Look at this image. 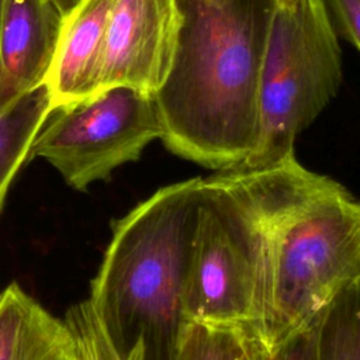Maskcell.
Returning a JSON list of instances; mask_svg holds the SVG:
<instances>
[{
    "label": "cell",
    "mask_w": 360,
    "mask_h": 360,
    "mask_svg": "<svg viewBox=\"0 0 360 360\" xmlns=\"http://www.w3.org/2000/svg\"><path fill=\"white\" fill-rule=\"evenodd\" d=\"M0 360H80V350L65 321L10 284L0 294Z\"/></svg>",
    "instance_id": "cell-10"
},
{
    "label": "cell",
    "mask_w": 360,
    "mask_h": 360,
    "mask_svg": "<svg viewBox=\"0 0 360 360\" xmlns=\"http://www.w3.org/2000/svg\"><path fill=\"white\" fill-rule=\"evenodd\" d=\"M300 0H276L277 7L280 8H294Z\"/></svg>",
    "instance_id": "cell-19"
},
{
    "label": "cell",
    "mask_w": 360,
    "mask_h": 360,
    "mask_svg": "<svg viewBox=\"0 0 360 360\" xmlns=\"http://www.w3.org/2000/svg\"><path fill=\"white\" fill-rule=\"evenodd\" d=\"M263 170L267 281L259 339L273 353L360 278V200L295 156Z\"/></svg>",
    "instance_id": "cell-3"
},
{
    "label": "cell",
    "mask_w": 360,
    "mask_h": 360,
    "mask_svg": "<svg viewBox=\"0 0 360 360\" xmlns=\"http://www.w3.org/2000/svg\"><path fill=\"white\" fill-rule=\"evenodd\" d=\"M267 281L263 169L233 167L200 180L184 285L186 322L262 335Z\"/></svg>",
    "instance_id": "cell-4"
},
{
    "label": "cell",
    "mask_w": 360,
    "mask_h": 360,
    "mask_svg": "<svg viewBox=\"0 0 360 360\" xmlns=\"http://www.w3.org/2000/svg\"><path fill=\"white\" fill-rule=\"evenodd\" d=\"M84 360H121L103 332L89 300L72 307L65 316Z\"/></svg>",
    "instance_id": "cell-14"
},
{
    "label": "cell",
    "mask_w": 360,
    "mask_h": 360,
    "mask_svg": "<svg viewBox=\"0 0 360 360\" xmlns=\"http://www.w3.org/2000/svg\"><path fill=\"white\" fill-rule=\"evenodd\" d=\"M65 20L48 0H4L0 28V112L46 83Z\"/></svg>",
    "instance_id": "cell-8"
},
{
    "label": "cell",
    "mask_w": 360,
    "mask_h": 360,
    "mask_svg": "<svg viewBox=\"0 0 360 360\" xmlns=\"http://www.w3.org/2000/svg\"><path fill=\"white\" fill-rule=\"evenodd\" d=\"M114 0H84L66 20L46 84L53 108L97 93L98 66Z\"/></svg>",
    "instance_id": "cell-9"
},
{
    "label": "cell",
    "mask_w": 360,
    "mask_h": 360,
    "mask_svg": "<svg viewBox=\"0 0 360 360\" xmlns=\"http://www.w3.org/2000/svg\"><path fill=\"white\" fill-rule=\"evenodd\" d=\"M319 360H360V278L318 316Z\"/></svg>",
    "instance_id": "cell-12"
},
{
    "label": "cell",
    "mask_w": 360,
    "mask_h": 360,
    "mask_svg": "<svg viewBox=\"0 0 360 360\" xmlns=\"http://www.w3.org/2000/svg\"><path fill=\"white\" fill-rule=\"evenodd\" d=\"M200 180L159 188L112 225L89 302L121 360H177Z\"/></svg>",
    "instance_id": "cell-2"
},
{
    "label": "cell",
    "mask_w": 360,
    "mask_h": 360,
    "mask_svg": "<svg viewBox=\"0 0 360 360\" xmlns=\"http://www.w3.org/2000/svg\"><path fill=\"white\" fill-rule=\"evenodd\" d=\"M180 30L177 0H114L97 79V93L129 86L156 93L166 82Z\"/></svg>",
    "instance_id": "cell-7"
},
{
    "label": "cell",
    "mask_w": 360,
    "mask_h": 360,
    "mask_svg": "<svg viewBox=\"0 0 360 360\" xmlns=\"http://www.w3.org/2000/svg\"><path fill=\"white\" fill-rule=\"evenodd\" d=\"M338 38L360 53V0H322Z\"/></svg>",
    "instance_id": "cell-15"
},
{
    "label": "cell",
    "mask_w": 360,
    "mask_h": 360,
    "mask_svg": "<svg viewBox=\"0 0 360 360\" xmlns=\"http://www.w3.org/2000/svg\"><path fill=\"white\" fill-rule=\"evenodd\" d=\"M3 8H4V0H0V28H1V18H3Z\"/></svg>",
    "instance_id": "cell-20"
},
{
    "label": "cell",
    "mask_w": 360,
    "mask_h": 360,
    "mask_svg": "<svg viewBox=\"0 0 360 360\" xmlns=\"http://www.w3.org/2000/svg\"><path fill=\"white\" fill-rule=\"evenodd\" d=\"M51 1L59 11L60 14L68 18L84 0H48Z\"/></svg>",
    "instance_id": "cell-18"
},
{
    "label": "cell",
    "mask_w": 360,
    "mask_h": 360,
    "mask_svg": "<svg viewBox=\"0 0 360 360\" xmlns=\"http://www.w3.org/2000/svg\"><path fill=\"white\" fill-rule=\"evenodd\" d=\"M169 76L155 93L162 141L214 170L238 167L260 129V89L276 0H177Z\"/></svg>",
    "instance_id": "cell-1"
},
{
    "label": "cell",
    "mask_w": 360,
    "mask_h": 360,
    "mask_svg": "<svg viewBox=\"0 0 360 360\" xmlns=\"http://www.w3.org/2000/svg\"><path fill=\"white\" fill-rule=\"evenodd\" d=\"M246 329L186 322L177 360H240Z\"/></svg>",
    "instance_id": "cell-13"
},
{
    "label": "cell",
    "mask_w": 360,
    "mask_h": 360,
    "mask_svg": "<svg viewBox=\"0 0 360 360\" xmlns=\"http://www.w3.org/2000/svg\"><path fill=\"white\" fill-rule=\"evenodd\" d=\"M240 360H273V354L256 335L246 330L245 349Z\"/></svg>",
    "instance_id": "cell-17"
},
{
    "label": "cell",
    "mask_w": 360,
    "mask_h": 360,
    "mask_svg": "<svg viewBox=\"0 0 360 360\" xmlns=\"http://www.w3.org/2000/svg\"><path fill=\"white\" fill-rule=\"evenodd\" d=\"M162 122L153 93L114 86L84 100L55 107L39 129L30 159L49 162L76 188L105 180L118 166L135 162Z\"/></svg>",
    "instance_id": "cell-6"
},
{
    "label": "cell",
    "mask_w": 360,
    "mask_h": 360,
    "mask_svg": "<svg viewBox=\"0 0 360 360\" xmlns=\"http://www.w3.org/2000/svg\"><path fill=\"white\" fill-rule=\"evenodd\" d=\"M80 360H84V359H83V357H82V354H80Z\"/></svg>",
    "instance_id": "cell-21"
},
{
    "label": "cell",
    "mask_w": 360,
    "mask_h": 360,
    "mask_svg": "<svg viewBox=\"0 0 360 360\" xmlns=\"http://www.w3.org/2000/svg\"><path fill=\"white\" fill-rule=\"evenodd\" d=\"M52 110L45 83L0 112V211L13 179L30 159L31 146Z\"/></svg>",
    "instance_id": "cell-11"
},
{
    "label": "cell",
    "mask_w": 360,
    "mask_h": 360,
    "mask_svg": "<svg viewBox=\"0 0 360 360\" xmlns=\"http://www.w3.org/2000/svg\"><path fill=\"white\" fill-rule=\"evenodd\" d=\"M318 316L274 350L273 360H319Z\"/></svg>",
    "instance_id": "cell-16"
},
{
    "label": "cell",
    "mask_w": 360,
    "mask_h": 360,
    "mask_svg": "<svg viewBox=\"0 0 360 360\" xmlns=\"http://www.w3.org/2000/svg\"><path fill=\"white\" fill-rule=\"evenodd\" d=\"M342 80V48L323 1L277 7L262 77L259 139L238 167L266 169L295 156L297 136L338 96Z\"/></svg>",
    "instance_id": "cell-5"
}]
</instances>
